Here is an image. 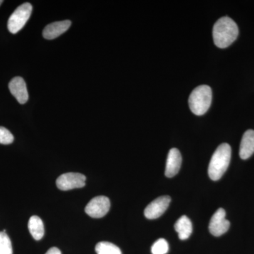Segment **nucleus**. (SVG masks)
<instances>
[{
	"label": "nucleus",
	"instance_id": "obj_3",
	"mask_svg": "<svg viewBox=\"0 0 254 254\" xmlns=\"http://www.w3.org/2000/svg\"><path fill=\"white\" fill-rule=\"evenodd\" d=\"M211 102L212 90L206 85L196 87L189 98L190 111L198 116L204 115L208 111Z\"/></svg>",
	"mask_w": 254,
	"mask_h": 254
},
{
	"label": "nucleus",
	"instance_id": "obj_14",
	"mask_svg": "<svg viewBox=\"0 0 254 254\" xmlns=\"http://www.w3.org/2000/svg\"><path fill=\"white\" fill-rule=\"evenodd\" d=\"M28 226L30 233L35 240H41L44 236V225H43V220L39 217L36 215L31 217L28 221Z\"/></svg>",
	"mask_w": 254,
	"mask_h": 254
},
{
	"label": "nucleus",
	"instance_id": "obj_9",
	"mask_svg": "<svg viewBox=\"0 0 254 254\" xmlns=\"http://www.w3.org/2000/svg\"><path fill=\"white\" fill-rule=\"evenodd\" d=\"M9 91L20 104H25L28 100L26 82L23 78L16 76L9 82Z\"/></svg>",
	"mask_w": 254,
	"mask_h": 254
},
{
	"label": "nucleus",
	"instance_id": "obj_18",
	"mask_svg": "<svg viewBox=\"0 0 254 254\" xmlns=\"http://www.w3.org/2000/svg\"><path fill=\"white\" fill-rule=\"evenodd\" d=\"M14 140V136L7 128L0 127V144H11Z\"/></svg>",
	"mask_w": 254,
	"mask_h": 254
},
{
	"label": "nucleus",
	"instance_id": "obj_20",
	"mask_svg": "<svg viewBox=\"0 0 254 254\" xmlns=\"http://www.w3.org/2000/svg\"><path fill=\"white\" fill-rule=\"evenodd\" d=\"M2 2H3L2 0H0V5H1V3H2Z\"/></svg>",
	"mask_w": 254,
	"mask_h": 254
},
{
	"label": "nucleus",
	"instance_id": "obj_10",
	"mask_svg": "<svg viewBox=\"0 0 254 254\" xmlns=\"http://www.w3.org/2000/svg\"><path fill=\"white\" fill-rule=\"evenodd\" d=\"M182 155L177 148H172L169 151L165 167V176L172 178L180 171L182 165Z\"/></svg>",
	"mask_w": 254,
	"mask_h": 254
},
{
	"label": "nucleus",
	"instance_id": "obj_4",
	"mask_svg": "<svg viewBox=\"0 0 254 254\" xmlns=\"http://www.w3.org/2000/svg\"><path fill=\"white\" fill-rule=\"evenodd\" d=\"M33 6L30 3H24L18 6L8 20L7 27L10 33L15 34L21 31L31 16Z\"/></svg>",
	"mask_w": 254,
	"mask_h": 254
},
{
	"label": "nucleus",
	"instance_id": "obj_2",
	"mask_svg": "<svg viewBox=\"0 0 254 254\" xmlns=\"http://www.w3.org/2000/svg\"><path fill=\"white\" fill-rule=\"evenodd\" d=\"M232 149L228 143H222L213 153L208 166V175L213 181L221 179L230 165Z\"/></svg>",
	"mask_w": 254,
	"mask_h": 254
},
{
	"label": "nucleus",
	"instance_id": "obj_13",
	"mask_svg": "<svg viewBox=\"0 0 254 254\" xmlns=\"http://www.w3.org/2000/svg\"><path fill=\"white\" fill-rule=\"evenodd\" d=\"M175 229L181 240H187L193 232L191 222L186 215H183L177 220L175 224Z\"/></svg>",
	"mask_w": 254,
	"mask_h": 254
},
{
	"label": "nucleus",
	"instance_id": "obj_15",
	"mask_svg": "<svg viewBox=\"0 0 254 254\" xmlns=\"http://www.w3.org/2000/svg\"><path fill=\"white\" fill-rule=\"evenodd\" d=\"M95 252L98 254H123L118 247L108 242H101L97 244Z\"/></svg>",
	"mask_w": 254,
	"mask_h": 254
},
{
	"label": "nucleus",
	"instance_id": "obj_12",
	"mask_svg": "<svg viewBox=\"0 0 254 254\" xmlns=\"http://www.w3.org/2000/svg\"><path fill=\"white\" fill-rule=\"evenodd\" d=\"M254 153V131L247 130L241 141L240 156L242 160L250 158Z\"/></svg>",
	"mask_w": 254,
	"mask_h": 254
},
{
	"label": "nucleus",
	"instance_id": "obj_6",
	"mask_svg": "<svg viewBox=\"0 0 254 254\" xmlns=\"http://www.w3.org/2000/svg\"><path fill=\"white\" fill-rule=\"evenodd\" d=\"M86 180V177L81 173H64L58 177L56 185L60 190H68L84 187Z\"/></svg>",
	"mask_w": 254,
	"mask_h": 254
},
{
	"label": "nucleus",
	"instance_id": "obj_5",
	"mask_svg": "<svg viewBox=\"0 0 254 254\" xmlns=\"http://www.w3.org/2000/svg\"><path fill=\"white\" fill-rule=\"evenodd\" d=\"M110 208L109 198L105 195H99L90 200L85 208V211L91 218H100L108 213Z\"/></svg>",
	"mask_w": 254,
	"mask_h": 254
},
{
	"label": "nucleus",
	"instance_id": "obj_11",
	"mask_svg": "<svg viewBox=\"0 0 254 254\" xmlns=\"http://www.w3.org/2000/svg\"><path fill=\"white\" fill-rule=\"evenodd\" d=\"M71 25V22L68 20L50 23L43 30V36L47 40L55 39L67 31Z\"/></svg>",
	"mask_w": 254,
	"mask_h": 254
},
{
	"label": "nucleus",
	"instance_id": "obj_17",
	"mask_svg": "<svg viewBox=\"0 0 254 254\" xmlns=\"http://www.w3.org/2000/svg\"><path fill=\"white\" fill-rule=\"evenodd\" d=\"M168 251L169 245L165 239H159L152 246L151 252L153 254H166Z\"/></svg>",
	"mask_w": 254,
	"mask_h": 254
},
{
	"label": "nucleus",
	"instance_id": "obj_7",
	"mask_svg": "<svg viewBox=\"0 0 254 254\" xmlns=\"http://www.w3.org/2000/svg\"><path fill=\"white\" fill-rule=\"evenodd\" d=\"M230 222L226 219V212L223 208H219L213 214L210 223L209 231L215 237H220L228 231Z\"/></svg>",
	"mask_w": 254,
	"mask_h": 254
},
{
	"label": "nucleus",
	"instance_id": "obj_8",
	"mask_svg": "<svg viewBox=\"0 0 254 254\" xmlns=\"http://www.w3.org/2000/svg\"><path fill=\"white\" fill-rule=\"evenodd\" d=\"M170 201L171 198L168 195H162L153 200L145 209V218L150 220L160 218L168 208Z\"/></svg>",
	"mask_w": 254,
	"mask_h": 254
},
{
	"label": "nucleus",
	"instance_id": "obj_1",
	"mask_svg": "<svg viewBox=\"0 0 254 254\" xmlns=\"http://www.w3.org/2000/svg\"><path fill=\"white\" fill-rule=\"evenodd\" d=\"M239 35L237 23L228 16H224L217 21L213 26V36L215 46L226 48L232 44Z\"/></svg>",
	"mask_w": 254,
	"mask_h": 254
},
{
	"label": "nucleus",
	"instance_id": "obj_19",
	"mask_svg": "<svg viewBox=\"0 0 254 254\" xmlns=\"http://www.w3.org/2000/svg\"><path fill=\"white\" fill-rule=\"evenodd\" d=\"M45 254H62V253L59 249L57 248V247H52Z\"/></svg>",
	"mask_w": 254,
	"mask_h": 254
},
{
	"label": "nucleus",
	"instance_id": "obj_16",
	"mask_svg": "<svg viewBox=\"0 0 254 254\" xmlns=\"http://www.w3.org/2000/svg\"><path fill=\"white\" fill-rule=\"evenodd\" d=\"M0 254H13L11 240L4 231L0 232Z\"/></svg>",
	"mask_w": 254,
	"mask_h": 254
}]
</instances>
